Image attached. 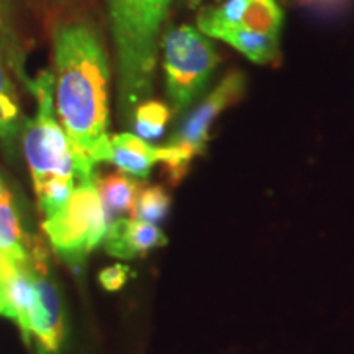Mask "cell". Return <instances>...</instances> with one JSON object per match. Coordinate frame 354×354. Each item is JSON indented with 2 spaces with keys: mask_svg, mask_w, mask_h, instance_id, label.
<instances>
[{
  "mask_svg": "<svg viewBox=\"0 0 354 354\" xmlns=\"http://www.w3.org/2000/svg\"><path fill=\"white\" fill-rule=\"evenodd\" d=\"M198 3H201V0H189L190 7H196V6H198Z\"/></svg>",
  "mask_w": 354,
  "mask_h": 354,
  "instance_id": "22",
  "label": "cell"
},
{
  "mask_svg": "<svg viewBox=\"0 0 354 354\" xmlns=\"http://www.w3.org/2000/svg\"><path fill=\"white\" fill-rule=\"evenodd\" d=\"M8 3H10V0H0V8H3V7H7Z\"/></svg>",
  "mask_w": 354,
  "mask_h": 354,
  "instance_id": "23",
  "label": "cell"
},
{
  "mask_svg": "<svg viewBox=\"0 0 354 354\" xmlns=\"http://www.w3.org/2000/svg\"><path fill=\"white\" fill-rule=\"evenodd\" d=\"M21 112L17 92L0 63V138L8 140L17 135L20 128Z\"/></svg>",
  "mask_w": 354,
  "mask_h": 354,
  "instance_id": "16",
  "label": "cell"
},
{
  "mask_svg": "<svg viewBox=\"0 0 354 354\" xmlns=\"http://www.w3.org/2000/svg\"><path fill=\"white\" fill-rule=\"evenodd\" d=\"M295 2L317 19L330 20L348 12L354 0H295Z\"/></svg>",
  "mask_w": 354,
  "mask_h": 354,
  "instance_id": "18",
  "label": "cell"
},
{
  "mask_svg": "<svg viewBox=\"0 0 354 354\" xmlns=\"http://www.w3.org/2000/svg\"><path fill=\"white\" fill-rule=\"evenodd\" d=\"M15 271H17L15 266H12L10 261H8L6 256L2 254V251H0V279L10 277Z\"/></svg>",
  "mask_w": 354,
  "mask_h": 354,
  "instance_id": "20",
  "label": "cell"
},
{
  "mask_svg": "<svg viewBox=\"0 0 354 354\" xmlns=\"http://www.w3.org/2000/svg\"><path fill=\"white\" fill-rule=\"evenodd\" d=\"M41 246L32 250L35 305L30 318V328L37 336L39 351L43 354H56L64 336L63 305L55 282L48 277V269L44 266L46 256Z\"/></svg>",
  "mask_w": 354,
  "mask_h": 354,
  "instance_id": "7",
  "label": "cell"
},
{
  "mask_svg": "<svg viewBox=\"0 0 354 354\" xmlns=\"http://www.w3.org/2000/svg\"><path fill=\"white\" fill-rule=\"evenodd\" d=\"M7 201H12V194L10 190H8L7 184L3 183L2 176H0V202H7Z\"/></svg>",
  "mask_w": 354,
  "mask_h": 354,
  "instance_id": "21",
  "label": "cell"
},
{
  "mask_svg": "<svg viewBox=\"0 0 354 354\" xmlns=\"http://www.w3.org/2000/svg\"><path fill=\"white\" fill-rule=\"evenodd\" d=\"M95 184L107 227L118 220L133 218L136 201L141 192L138 180L120 172H112V174L97 177Z\"/></svg>",
  "mask_w": 354,
  "mask_h": 354,
  "instance_id": "9",
  "label": "cell"
},
{
  "mask_svg": "<svg viewBox=\"0 0 354 354\" xmlns=\"http://www.w3.org/2000/svg\"><path fill=\"white\" fill-rule=\"evenodd\" d=\"M55 84L56 77L50 71H43L30 82V88L37 95L38 112L33 120L26 122L24 149L35 187L51 176L74 179L77 159L81 158L55 117Z\"/></svg>",
  "mask_w": 354,
  "mask_h": 354,
  "instance_id": "3",
  "label": "cell"
},
{
  "mask_svg": "<svg viewBox=\"0 0 354 354\" xmlns=\"http://www.w3.org/2000/svg\"><path fill=\"white\" fill-rule=\"evenodd\" d=\"M171 112L167 105L162 102L148 100L140 104L135 109L133 118H135V130L140 138L143 140H156L162 135L167 120H169Z\"/></svg>",
  "mask_w": 354,
  "mask_h": 354,
  "instance_id": "15",
  "label": "cell"
},
{
  "mask_svg": "<svg viewBox=\"0 0 354 354\" xmlns=\"http://www.w3.org/2000/svg\"><path fill=\"white\" fill-rule=\"evenodd\" d=\"M245 91V74L240 71L228 73L221 79L218 86L210 92V95L190 113V117L184 122V125L180 127L174 138L169 141V145L184 149L192 159L205 153L212 123L225 109L240 100Z\"/></svg>",
  "mask_w": 354,
  "mask_h": 354,
  "instance_id": "6",
  "label": "cell"
},
{
  "mask_svg": "<svg viewBox=\"0 0 354 354\" xmlns=\"http://www.w3.org/2000/svg\"><path fill=\"white\" fill-rule=\"evenodd\" d=\"M171 207V197L161 185H149L141 189L136 201L133 218L146 221V223H161L167 216Z\"/></svg>",
  "mask_w": 354,
  "mask_h": 354,
  "instance_id": "17",
  "label": "cell"
},
{
  "mask_svg": "<svg viewBox=\"0 0 354 354\" xmlns=\"http://www.w3.org/2000/svg\"><path fill=\"white\" fill-rule=\"evenodd\" d=\"M172 0H109L118 56V97L125 117L148 99L156 68L158 33Z\"/></svg>",
  "mask_w": 354,
  "mask_h": 354,
  "instance_id": "2",
  "label": "cell"
},
{
  "mask_svg": "<svg viewBox=\"0 0 354 354\" xmlns=\"http://www.w3.org/2000/svg\"><path fill=\"white\" fill-rule=\"evenodd\" d=\"M74 189H76V180L59 176L48 177L43 184L35 187L43 215L46 218H51V216L59 214L69 203Z\"/></svg>",
  "mask_w": 354,
  "mask_h": 354,
  "instance_id": "14",
  "label": "cell"
},
{
  "mask_svg": "<svg viewBox=\"0 0 354 354\" xmlns=\"http://www.w3.org/2000/svg\"><path fill=\"white\" fill-rule=\"evenodd\" d=\"M104 243L109 254L120 259H131L154 248L165 246L167 238L156 225L136 218H123L107 227Z\"/></svg>",
  "mask_w": 354,
  "mask_h": 354,
  "instance_id": "8",
  "label": "cell"
},
{
  "mask_svg": "<svg viewBox=\"0 0 354 354\" xmlns=\"http://www.w3.org/2000/svg\"><path fill=\"white\" fill-rule=\"evenodd\" d=\"M43 230L53 250L66 263L81 264L104 241L107 232L95 179L77 184L68 205L57 215L44 220Z\"/></svg>",
  "mask_w": 354,
  "mask_h": 354,
  "instance_id": "5",
  "label": "cell"
},
{
  "mask_svg": "<svg viewBox=\"0 0 354 354\" xmlns=\"http://www.w3.org/2000/svg\"><path fill=\"white\" fill-rule=\"evenodd\" d=\"M53 46L56 107L66 135L92 165L110 161V69L104 43L94 26L76 20L57 26Z\"/></svg>",
  "mask_w": 354,
  "mask_h": 354,
  "instance_id": "1",
  "label": "cell"
},
{
  "mask_svg": "<svg viewBox=\"0 0 354 354\" xmlns=\"http://www.w3.org/2000/svg\"><path fill=\"white\" fill-rule=\"evenodd\" d=\"M216 38L232 44L234 50L243 53L248 59L258 64L272 63L279 55V39L251 32V30L243 28L241 25L225 30Z\"/></svg>",
  "mask_w": 354,
  "mask_h": 354,
  "instance_id": "12",
  "label": "cell"
},
{
  "mask_svg": "<svg viewBox=\"0 0 354 354\" xmlns=\"http://www.w3.org/2000/svg\"><path fill=\"white\" fill-rule=\"evenodd\" d=\"M218 63L220 56L210 39L192 26H177L166 33V91L177 112L201 97Z\"/></svg>",
  "mask_w": 354,
  "mask_h": 354,
  "instance_id": "4",
  "label": "cell"
},
{
  "mask_svg": "<svg viewBox=\"0 0 354 354\" xmlns=\"http://www.w3.org/2000/svg\"><path fill=\"white\" fill-rule=\"evenodd\" d=\"M241 26L251 32L279 39L282 28V12L276 0H248Z\"/></svg>",
  "mask_w": 354,
  "mask_h": 354,
  "instance_id": "13",
  "label": "cell"
},
{
  "mask_svg": "<svg viewBox=\"0 0 354 354\" xmlns=\"http://www.w3.org/2000/svg\"><path fill=\"white\" fill-rule=\"evenodd\" d=\"M130 276V268L125 264H115L112 268L104 269L99 274V281L100 284L104 286V289H107L110 292L122 289L125 286L127 279Z\"/></svg>",
  "mask_w": 354,
  "mask_h": 354,
  "instance_id": "19",
  "label": "cell"
},
{
  "mask_svg": "<svg viewBox=\"0 0 354 354\" xmlns=\"http://www.w3.org/2000/svg\"><path fill=\"white\" fill-rule=\"evenodd\" d=\"M113 162L125 174L146 177L159 161V148L148 145L143 138L133 133H118L110 138Z\"/></svg>",
  "mask_w": 354,
  "mask_h": 354,
  "instance_id": "10",
  "label": "cell"
},
{
  "mask_svg": "<svg viewBox=\"0 0 354 354\" xmlns=\"http://www.w3.org/2000/svg\"><path fill=\"white\" fill-rule=\"evenodd\" d=\"M0 251L17 269L32 264V250L26 246L24 230L12 201L0 202Z\"/></svg>",
  "mask_w": 354,
  "mask_h": 354,
  "instance_id": "11",
  "label": "cell"
}]
</instances>
